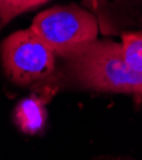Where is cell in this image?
<instances>
[{
	"label": "cell",
	"instance_id": "cell-7",
	"mask_svg": "<svg viewBox=\"0 0 142 160\" xmlns=\"http://www.w3.org/2000/svg\"><path fill=\"white\" fill-rule=\"evenodd\" d=\"M47 2L49 0H0V30L24 12L32 10Z\"/></svg>",
	"mask_w": 142,
	"mask_h": 160
},
{
	"label": "cell",
	"instance_id": "cell-5",
	"mask_svg": "<svg viewBox=\"0 0 142 160\" xmlns=\"http://www.w3.org/2000/svg\"><path fill=\"white\" fill-rule=\"evenodd\" d=\"M58 90V83L50 76L45 81L33 85V91L31 94L19 100L14 108L13 119L23 133L37 135L45 128L47 121L46 105L56 95Z\"/></svg>",
	"mask_w": 142,
	"mask_h": 160
},
{
	"label": "cell",
	"instance_id": "cell-4",
	"mask_svg": "<svg viewBox=\"0 0 142 160\" xmlns=\"http://www.w3.org/2000/svg\"><path fill=\"white\" fill-rule=\"evenodd\" d=\"M105 36H118L142 27V0H83Z\"/></svg>",
	"mask_w": 142,
	"mask_h": 160
},
{
	"label": "cell",
	"instance_id": "cell-3",
	"mask_svg": "<svg viewBox=\"0 0 142 160\" xmlns=\"http://www.w3.org/2000/svg\"><path fill=\"white\" fill-rule=\"evenodd\" d=\"M31 28L55 54L97 38L99 23L92 12L77 4L53 7L37 14Z\"/></svg>",
	"mask_w": 142,
	"mask_h": 160
},
{
	"label": "cell",
	"instance_id": "cell-2",
	"mask_svg": "<svg viewBox=\"0 0 142 160\" xmlns=\"http://www.w3.org/2000/svg\"><path fill=\"white\" fill-rule=\"evenodd\" d=\"M0 54L7 77L19 86L45 81L56 69L55 51L31 27L5 37Z\"/></svg>",
	"mask_w": 142,
	"mask_h": 160
},
{
	"label": "cell",
	"instance_id": "cell-6",
	"mask_svg": "<svg viewBox=\"0 0 142 160\" xmlns=\"http://www.w3.org/2000/svg\"><path fill=\"white\" fill-rule=\"evenodd\" d=\"M122 52L125 64L137 73H142V32L127 31L120 35Z\"/></svg>",
	"mask_w": 142,
	"mask_h": 160
},
{
	"label": "cell",
	"instance_id": "cell-1",
	"mask_svg": "<svg viewBox=\"0 0 142 160\" xmlns=\"http://www.w3.org/2000/svg\"><path fill=\"white\" fill-rule=\"evenodd\" d=\"M60 69L51 76L59 88L63 85L82 90L142 98V73L124 62L122 45L110 40H92L58 52Z\"/></svg>",
	"mask_w": 142,
	"mask_h": 160
}]
</instances>
